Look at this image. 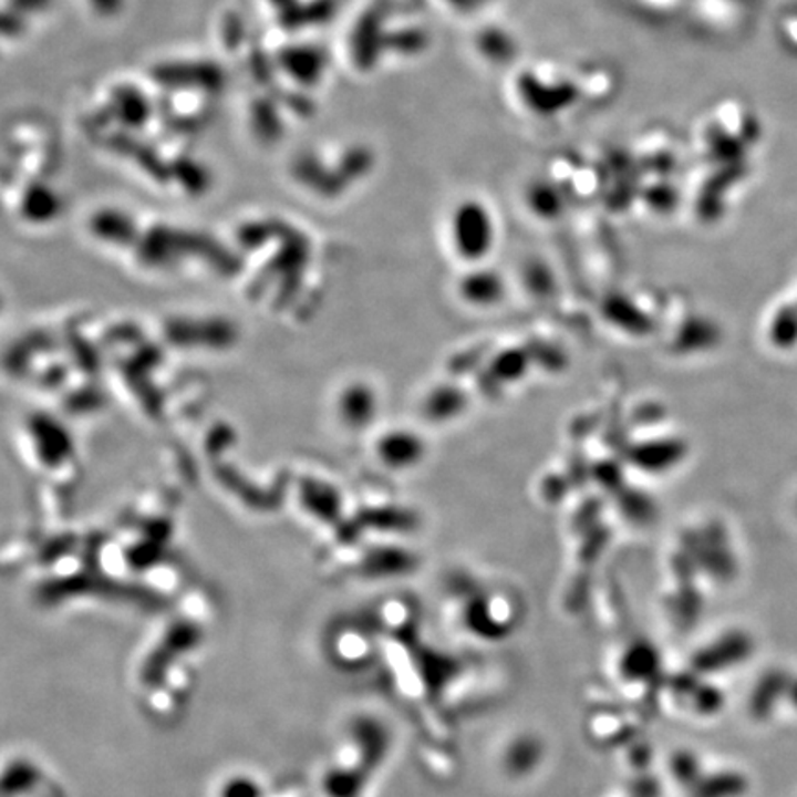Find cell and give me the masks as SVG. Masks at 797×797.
<instances>
[{
	"label": "cell",
	"mask_w": 797,
	"mask_h": 797,
	"mask_svg": "<svg viewBox=\"0 0 797 797\" xmlns=\"http://www.w3.org/2000/svg\"><path fill=\"white\" fill-rule=\"evenodd\" d=\"M451 242L459 259L473 265L491 253L497 240V226L489 207L478 199H464L454 207L451 215Z\"/></svg>",
	"instance_id": "cell-1"
},
{
	"label": "cell",
	"mask_w": 797,
	"mask_h": 797,
	"mask_svg": "<svg viewBox=\"0 0 797 797\" xmlns=\"http://www.w3.org/2000/svg\"><path fill=\"white\" fill-rule=\"evenodd\" d=\"M506 293L503 277L486 268L470 270L459 282V296L473 307H493L500 303Z\"/></svg>",
	"instance_id": "cell-2"
},
{
	"label": "cell",
	"mask_w": 797,
	"mask_h": 797,
	"mask_svg": "<svg viewBox=\"0 0 797 797\" xmlns=\"http://www.w3.org/2000/svg\"><path fill=\"white\" fill-rule=\"evenodd\" d=\"M790 692H791V694H790L791 702L796 703V705H797V683H796V685L791 686Z\"/></svg>",
	"instance_id": "cell-3"
}]
</instances>
